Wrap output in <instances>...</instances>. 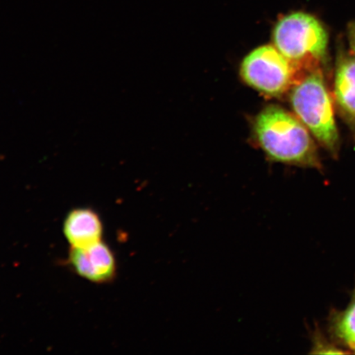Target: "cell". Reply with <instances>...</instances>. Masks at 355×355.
I'll list each match as a JSON object with an SVG mask.
<instances>
[{"label": "cell", "instance_id": "6da1fadb", "mask_svg": "<svg viewBox=\"0 0 355 355\" xmlns=\"http://www.w3.org/2000/svg\"><path fill=\"white\" fill-rule=\"evenodd\" d=\"M254 132L257 143L273 161L322 171L317 146L296 115L277 105L268 106L257 115Z\"/></svg>", "mask_w": 355, "mask_h": 355}, {"label": "cell", "instance_id": "7a4b0ae2", "mask_svg": "<svg viewBox=\"0 0 355 355\" xmlns=\"http://www.w3.org/2000/svg\"><path fill=\"white\" fill-rule=\"evenodd\" d=\"M272 37L277 50L304 73L327 66L329 35L316 17L304 12L283 16Z\"/></svg>", "mask_w": 355, "mask_h": 355}, {"label": "cell", "instance_id": "3957f363", "mask_svg": "<svg viewBox=\"0 0 355 355\" xmlns=\"http://www.w3.org/2000/svg\"><path fill=\"white\" fill-rule=\"evenodd\" d=\"M321 69L310 71L291 89V103L297 117L333 157H338L340 136L334 108Z\"/></svg>", "mask_w": 355, "mask_h": 355}, {"label": "cell", "instance_id": "277c9868", "mask_svg": "<svg viewBox=\"0 0 355 355\" xmlns=\"http://www.w3.org/2000/svg\"><path fill=\"white\" fill-rule=\"evenodd\" d=\"M241 73L248 85L266 96L278 97L292 89L306 73L276 46H263L244 58Z\"/></svg>", "mask_w": 355, "mask_h": 355}, {"label": "cell", "instance_id": "5b68a950", "mask_svg": "<svg viewBox=\"0 0 355 355\" xmlns=\"http://www.w3.org/2000/svg\"><path fill=\"white\" fill-rule=\"evenodd\" d=\"M65 265L86 281L106 285L117 277V260L111 248L104 241L87 248H70Z\"/></svg>", "mask_w": 355, "mask_h": 355}, {"label": "cell", "instance_id": "8992f818", "mask_svg": "<svg viewBox=\"0 0 355 355\" xmlns=\"http://www.w3.org/2000/svg\"><path fill=\"white\" fill-rule=\"evenodd\" d=\"M63 233L70 248L92 247L103 241V221L98 212L92 208H74L66 215Z\"/></svg>", "mask_w": 355, "mask_h": 355}, {"label": "cell", "instance_id": "52a82bcc", "mask_svg": "<svg viewBox=\"0 0 355 355\" xmlns=\"http://www.w3.org/2000/svg\"><path fill=\"white\" fill-rule=\"evenodd\" d=\"M333 95L340 116L355 133V57L344 51L337 57Z\"/></svg>", "mask_w": 355, "mask_h": 355}, {"label": "cell", "instance_id": "ba28073f", "mask_svg": "<svg viewBox=\"0 0 355 355\" xmlns=\"http://www.w3.org/2000/svg\"><path fill=\"white\" fill-rule=\"evenodd\" d=\"M327 332L346 353L355 354V288L344 309L331 310L327 318Z\"/></svg>", "mask_w": 355, "mask_h": 355}, {"label": "cell", "instance_id": "9c48e42d", "mask_svg": "<svg viewBox=\"0 0 355 355\" xmlns=\"http://www.w3.org/2000/svg\"><path fill=\"white\" fill-rule=\"evenodd\" d=\"M310 354H347L331 339L326 338L318 329L313 334V347Z\"/></svg>", "mask_w": 355, "mask_h": 355}, {"label": "cell", "instance_id": "30bf717a", "mask_svg": "<svg viewBox=\"0 0 355 355\" xmlns=\"http://www.w3.org/2000/svg\"><path fill=\"white\" fill-rule=\"evenodd\" d=\"M348 39L349 46L355 55V21L350 22L348 26Z\"/></svg>", "mask_w": 355, "mask_h": 355}]
</instances>
